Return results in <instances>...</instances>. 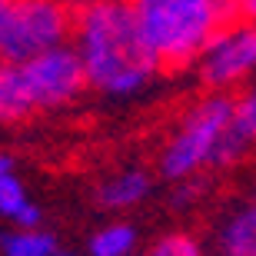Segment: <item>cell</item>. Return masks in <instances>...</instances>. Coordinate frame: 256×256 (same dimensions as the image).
<instances>
[{
	"label": "cell",
	"instance_id": "cell-1",
	"mask_svg": "<svg viewBox=\"0 0 256 256\" xmlns=\"http://www.w3.org/2000/svg\"><path fill=\"white\" fill-rule=\"evenodd\" d=\"M70 37L86 86L106 96H136L160 74V64L136 27L130 0H84L74 10Z\"/></svg>",
	"mask_w": 256,
	"mask_h": 256
},
{
	"label": "cell",
	"instance_id": "cell-2",
	"mask_svg": "<svg viewBox=\"0 0 256 256\" xmlns=\"http://www.w3.org/2000/svg\"><path fill=\"white\" fill-rule=\"evenodd\" d=\"M253 146L233 120V96L210 90L193 106L183 110L160 150V173L170 183L200 176L210 166H230L243 160Z\"/></svg>",
	"mask_w": 256,
	"mask_h": 256
},
{
	"label": "cell",
	"instance_id": "cell-3",
	"mask_svg": "<svg viewBox=\"0 0 256 256\" xmlns=\"http://www.w3.org/2000/svg\"><path fill=\"white\" fill-rule=\"evenodd\" d=\"M143 40L160 66H186L220 27L236 17L233 0H130Z\"/></svg>",
	"mask_w": 256,
	"mask_h": 256
},
{
	"label": "cell",
	"instance_id": "cell-4",
	"mask_svg": "<svg viewBox=\"0 0 256 256\" xmlns=\"http://www.w3.org/2000/svg\"><path fill=\"white\" fill-rule=\"evenodd\" d=\"M7 66V114L10 120L30 116L37 110H57L74 104L86 90L84 66L70 44L50 47L37 57Z\"/></svg>",
	"mask_w": 256,
	"mask_h": 256
},
{
	"label": "cell",
	"instance_id": "cell-5",
	"mask_svg": "<svg viewBox=\"0 0 256 256\" xmlns=\"http://www.w3.org/2000/svg\"><path fill=\"white\" fill-rule=\"evenodd\" d=\"M74 10L66 0H10L0 14V64H20L70 37Z\"/></svg>",
	"mask_w": 256,
	"mask_h": 256
},
{
	"label": "cell",
	"instance_id": "cell-6",
	"mask_svg": "<svg viewBox=\"0 0 256 256\" xmlns=\"http://www.w3.org/2000/svg\"><path fill=\"white\" fill-rule=\"evenodd\" d=\"M193 64L203 86L220 94H230V86L250 80L256 74V20H230L210 37Z\"/></svg>",
	"mask_w": 256,
	"mask_h": 256
},
{
	"label": "cell",
	"instance_id": "cell-7",
	"mask_svg": "<svg viewBox=\"0 0 256 256\" xmlns=\"http://www.w3.org/2000/svg\"><path fill=\"white\" fill-rule=\"evenodd\" d=\"M150 190H153L150 173L140 170V166H126V170H116L114 176H106L96 186V203L110 213H124V210L140 206L150 196Z\"/></svg>",
	"mask_w": 256,
	"mask_h": 256
},
{
	"label": "cell",
	"instance_id": "cell-8",
	"mask_svg": "<svg viewBox=\"0 0 256 256\" xmlns=\"http://www.w3.org/2000/svg\"><path fill=\"white\" fill-rule=\"evenodd\" d=\"M0 220H7L10 226L20 230L44 226V210L37 206V200L30 196V190L17 173L0 176Z\"/></svg>",
	"mask_w": 256,
	"mask_h": 256
},
{
	"label": "cell",
	"instance_id": "cell-9",
	"mask_svg": "<svg viewBox=\"0 0 256 256\" xmlns=\"http://www.w3.org/2000/svg\"><path fill=\"white\" fill-rule=\"evenodd\" d=\"M220 256H256V203L236 210L216 236Z\"/></svg>",
	"mask_w": 256,
	"mask_h": 256
},
{
	"label": "cell",
	"instance_id": "cell-10",
	"mask_svg": "<svg viewBox=\"0 0 256 256\" xmlns=\"http://www.w3.org/2000/svg\"><path fill=\"white\" fill-rule=\"evenodd\" d=\"M136 250V226L130 220H110L86 240V256H126Z\"/></svg>",
	"mask_w": 256,
	"mask_h": 256
},
{
	"label": "cell",
	"instance_id": "cell-11",
	"mask_svg": "<svg viewBox=\"0 0 256 256\" xmlns=\"http://www.w3.org/2000/svg\"><path fill=\"white\" fill-rule=\"evenodd\" d=\"M60 253V240L50 230L30 226V230H7L0 236V256H57Z\"/></svg>",
	"mask_w": 256,
	"mask_h": 256
},
{
	"label": "cell",
	"instance_id": "cell-12",
	"mask_svg": "<svg viewBox=\"0 0 256 256\" xmlns=\"http://www.w3.org/2000/svg\"><path fill=\"white\" fill-rule=\"evenodd\" d=\"M150 256H203V246H200L196 240L190 233H163L156 243H153Z\"/></svg>",
	"mask_w": 256,
	"mask_h": 256
},
{
	"label": "cell",
	"instance_id": "cell-13",
	"mask_svg": "<svg viewBox=\"0 0 256 256\" xmlns=\"http://www.w3.org/2000/svg\"><path fill=\"white\" fill-rule=\"evenodd\" d=\"M233 120H236V126L256 143V80L233 100Z\"/></svg>",
	"mask_w": 256,
	"mask_h": 256
},
{
	"label": "cell",
	"instance_id": "cell-14",
	"mask_svg": "<svg viewBox=\"0 0 256 256\" xmlns=\"http://www.w3.org/2000/svg\"><path fill=\"white\" fill-rule=\"evenodd\" d=\"M200 196H203V180H200V176H186V180H176V190H173V196H170V206L186 210V206H193V200H200Z\"/></svg>",
	"mask_w": 256,
	"mask_h": 256
},
{
	"label": "cell",
	"instance_id": "cell-15",
	"mask_svg": "<svg viewBox=\"0 0 256 256\" xmlns=\"http://www.w3.org/2000/svg\"><path fill=\"white\" fill-rule=\"evenodd\" d=\"M233 10L243 20H256V0H233Z\"/></svg>",
	"mask_w": 256,
	"mask_h": 256
},
{
	"label": "cell",
	"instance_id": "cell-16",
	"mask_svg": "<svg viewBox=\"0 0 256 256\" xmlns=\"http://www.w3.org/2000/svg\"><path fill=\"white\" fill-rule=\"evenodd\" d=\"M0 120H10L7 114V66L0 64Z\"/></svg>",
	"mask_w": 256,
	"mask_h": 256
},
{
	"label": "cell",
	"instance_id": "cell-17",
	"mask_svg": "<svg viewBox=\"0 0 256 256\" xmlns=\"http://www.w3.org/2000/svg\"><path fill=\"white\" fill-rule=\"evenodd\" d=\"M7 173H14V160H10V153L0 150V176H7Z\"/></svg>",
	"mask_w": 256,
	"mask_h": 256
},
{
	"label": "cell",
	"instance_id": "cell-18",
	"mask_svg": "<svg viewBox=\"0 0 256 256\" xmlns=\"http://www.w3.org/2000/svg\"><path fill=\"white\" fill-rule=\"evenodd\" d=\"M57 256H80V253H74V250H64V246H60V253Z\"/></svg>",
	"mask_w": 256,
	"mask_h": 256
},
{
	"label": "cell",
	"instance_id": "cell-19",
	"mask_svg": "<svg viewBox=\"0 0 256 256\" xmlns=\"http://www.w3.org/2000/svg\"><path fill=\"white\" fill-rule=\"evenodd\" d=\"M126 256H150V253H136V250H133V253H126Z\"/></svg>",
	"mask_w": 256,
	"mask_h": 256
}]
</instances>
